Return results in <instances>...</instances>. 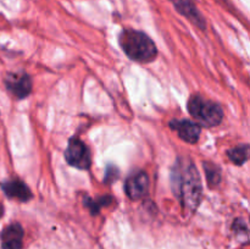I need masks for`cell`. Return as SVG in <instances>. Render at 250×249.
Here are the masks:
<instances>
[{"mask_svg": "<svg viewBox=\"0 0 250 249\" xmlns=\"http://www.w3.org/2000/svg\"><path fill=\"white\" fill-rule=\"evenodd\" d=\"M172 190L181 205L187 210H195L202 198L200 176L194 163L187 159H178L171 173Z\"/></svg>", "mask_w": 250, "mask_h": 249, "instance_id": "cell-1", "label": "cell"}, {"mask_svg": "<svg viewBox=\"0 0 250 249\" xmlns=\"http://www.w3.org/2000/svg\"><path fill=\"white\" fill-rule=\"evenodd\" d=\"M119 43L124 53L131 60L138 62H151L158 54L155 43L146 33L136 29L122 31Z\"/></svg>", "mask_w": 250, "mask_h": 249, "instance_id": "cell-2", "label": "cell"}, {"mask_svg": "<svg viewBox=\"0 0 250 249\" xmlns=\"http://www.w3.org/2000/svg\"><path fill=\"white\" fill-rule=\"evenodd\" d=\"M187 109L193 119L202 126H217L224 119V110L217 103L204 99L200 95L189 98Z\"/></svg>", "mask_w": 250, "mask_h": 249, "instance_id": "cell-3", "label": "cell"}, {"mask_svg": "<svg viewBox=\"0 0 250 249\" xmlns=\"http://www.w3.org/2000/svg\"><path fill=\"white\" fill-rule=\"evenodd\" d=\"M65 159L68 165L80 170L89 168L92 158L87 145L78 138H71L65 151Z\"/></svg>", "mask_w": 250, "mask_h": 249, "instance_id": "cell-4", "label": "cell"}, {"mask_svg": "<svg viewBox=\"0 0 250 249\" xmlns=\"http://www.w3.org/2000/svg\"><path fill=\"white\" fill-rule=\"evenodd\" d=\"M5 85L7 90L17 99H23L31 93L32 81L27 73H9L5 77Z\"/></svg>", "mask_w": 250, "mask_h": 249, "instance_id": "cell-5", "label": "cell"}, {"mask_svg": "<svg viewBox=\"0 0 250 249\" xmlns=\"http://www.w3.org/2000/svg\"><path fill=\"white\" fill-rule=\"evenodd\" d=\"M149 189V178L144 171H138L132 173L126 180L125 190L131 199L137 200L143 198L148 193Z\"/></svg>", "mask_w": 250, "mask_h": 249, "instance_id": "cell-6", "label": "cell"}, {"mask_svg": "<svg viewBox=\"0 0 250 249\" xmlns=\"http://www.w3.org/2000/svg\"><path fill=\"white\" fill-rule=\"evenodd\" d=\"M170 127L172 129H175L178 133V136H180V138L182 141L187 142V143L193 144L199 141L202 128L195 122L185 119L173 120V121L170 122Z\"/></svg>", "mask_w": 250, "mask_h": 249, "instance_id": "cell-7", "label": "cell"}, {"mask_svg": "<svg viewBox=\"0 0 250 249\" xmlns=\"http://www.w3.org/2000/svg\"><path fill=\"white\" fill-rule=\"evenodd\" d=\"M181 15L189 20L192 23H194L198 28H205V20L199 10L195 6L193 0H170Z\"/></svg>", "mask_w": 250, "mask_h": 249, "instance_id": "cell-8", "label": "cell"}, {"mask_svg": "<svg viewBox=\"0 0 250 249\" xmlns=\"http://www.w3.org/2000/svg\"><path fill=\"white\" fill-rule=\"evenodd\" d=\"M1 189L4 190L5 194L12 199H17L20 202H28L32 198V192L27 187L26 183L22 182L21 180H7L1 183Z\"/></svg>", "mask_w": 250, "mask_h": 249, "instance_id": "cell-9", "label": "cell"}, {"mask_svg": "<svg viewBox=\"0 0 250 249\" xmlns=\"http://www.w3.org/2000/svg\"><path fill=\"white\" fill-rule=\"evenodd\" d=\"M23 239V228L20 224H11L1 233L2 249H21Z\"/></svg>", "mask_w": 250, "mask_h": 249, "instance_id": "cell-10", "label": "cell"}, {"mask_svg": "<svg viewBox=\"0 0 250 249\" xmlns=\"http://www.w3.org/2000/svg\"><path fill=\"white\" fill-rule=\"evenodd\" d=\"M229 158L236 165H243L249 158V145L248 144H241V145L231 149L229 151Z\"/></svg>", "mask_w": 250, "mask_h": 249, "instance_id": "cell-11", "label": "cell"}, {"mask_svg": "<svg viewBox=\"0 0 250 249\" xmlns=\"http://www.w3.org/2000/svg\"><path fill=\"white\" fill-rule=\"evenodd\" d=\"M205 173H207V180L209 183L210 188H215L219 186L220 181H221V171L217 166H215L214 164L205 163L204 165Z\"/></svg>", "mask_w": 250, "mask_h": 249, "instance_id": "cell-12", "label": "cell"}, {"mask_svg": "<svg viewBox=\"0 0 250 249\" xmlns=\"http://www.w3.org/2000/svg\"><path fill=\"white\" fill-rule=\"evenodd\" d=\"M2 214H4V209H2V205L0 204V217L2 216Z\"/></svg>", "mask_w": 250, "mask_h": 249, "instance_id": "cell-13", "label": "cell"}]
</instances>
